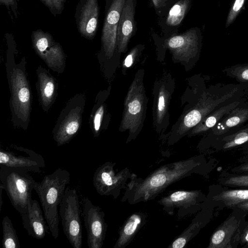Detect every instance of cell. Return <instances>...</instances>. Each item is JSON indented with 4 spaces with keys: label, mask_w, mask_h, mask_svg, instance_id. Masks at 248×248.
Masks as SVG:
<instances>
[{
    "label": "cell",
    "mask_w": 248,
    "mask_h": 248,
    "mask_svg": "<svg viewBox=\"0 0 248 248\" xmlns=\"http://www.w3.org/2000/svg\"><path fill=\"white\" fill-rule=\"evenodd\" d=\"M203 159L198 156L167 164L144 179L132 173L122 201L135 204L154 200L172 184L198 172Z\"/></svg>",
    "instance_id": "1"
},
{
    "label": "cell",
    "mask_w": 248,
    "mask_h": 248,
    "mask_svg": "<svg viewBox=\"0 0 248 248\" xmlns=\"http://www.w3.org/2000/svg\"><path fill=\"white\" fill-rule=\"evenodd\" d=\"M70 182L69 172L58 168L45 176L41 182H37L34 188L40 199L48 229L55 239L59 234L58 206Z\"/></svg>",
    "instance_id": "2"
},
{
    "label": "cell",
    "mask_w": 248,
    "mask_h": 248,
    "mask_svg": "<svg viewBox=\"0 0 248 248\" xmlns=\"http://www.w3.org/2000/svg\"><path fill=\"white\" fill-rule=\"evenodd\" d=\"M0 186L20 214H25L37 182L26 170L0 165Z\"/></svg>",
    "instance_id": "3"
},
{
    "label": "cell",
    "mask_w": 248,
    "mask_h": 248,
    "mask_svg": "<svg viewBox=\"0 0 248 248\" xmlns=\"http://www.w3.org/2000/svg\"><path fill=\"white\" fill-rule=\"evenodd\" d=\"M80 205L76 189L67 186L60 204L59 215L64 234L74 248H81L82 244V224Z\"/></svg>",
    "instance_id": "4"
},
{
    "label": "cell",
    "mask_w": 248,
    "mask_h": 248,
    "mask_svg": "<svg viewBox=\"0 0 248 248\" xmlns=\"http://www.w3.org/2000/svg\"><path fill=\"white\" fill-rule=\"evenodd\" d=\"M116 163L106 162L95 171L93 185L97 193L102 196H111L116 199L123 189L127 187L132 173L127 168L118 171L115 169Z\"/></svg>",
    "instance_id": "5"
},
{
    "label": "cell",
    "mask_w": 248,
    "mask_h": 248,
    "mask_svg": "<svg viewBox=\"0 0 248 248\" xmlns=\"http://www.w3.org/2000/svg\"><path fill=\"white\" fill-rule=\"evenodd\" d=\"M205 200L200 190H178L162 197L157 202L170 215H173L177 210V215L181 218L202 208Z\"/></svg>",
    "instance_id": "6"
},
{
    "label": "cell",
    "mask_w": 248,
    "mask_h": 248,
    "mask_svg": "<svg viewBox=\"0 0 248 248\" xmlns=\"http://www.w3.org/2000/svg\"><path fill=\"white\" fill-rule=\"evenodd\" d=\"M234 208L235 210L214 232L207 248H234L239 244L246 212Z\"/></svg>",
    "instance_id": "7"
},
{
    "label": "cell",
    "mask_w": 248,
    "mask_h": 248,
    "mask_svg": "<svg viewBox=\"0 0 248 248\" xmlns=\"http://www.w3.org/2000/svg\"><path fill=\"white\" fill-rule=\"evenodd\" d=\"M83 218L87 232V245L89 248H101L107 230L105 213L94 205L88 198L84 200Z\"/></svg>",
    "instance_id": "8"
},
{
    "label": "cell",
    "mask_w": 248,
    "mask_h": 248,
    "mask_svg": "<svg viewBox=\"0 0 248 248\" xmlns=\"http://www.w3.org/2000/svg\"><path fill=\"white\" fill-rule=\"evenodd\" d=\"M99 7L98 0H79L75 19L78 32L88 39L95 36L98 27Z\"/></svg>",
    "instance_id": "9"
},
{
    "label": "cell",
    "mask_w": 248,
    "mask_h": 248,
    "mask_svg": "<svg viewBox=\"0 0 248 248\" xmlns=\"http://www.w3.org/2000/svg\"><path fill=\"white\" fill-rule=\"evenodd\" d=\"M0 165L16 167L35 173H40L45 167L43 157L33 150L26 148L25 155L1 149Z\"/></svg>",
    "instance_id": "10"
},
{
    "label": "cell",
    "mask_w": 248,
    "mask_h": 248,
    "mask_svg": "<svg viewBox=\"0 0 248 248\" xmlns=\"http://www.w3.org/2000/svg\"><path fill=\"white\" fill-rule=\"evenodd\" d=\"M125 0H113L105 18L101 40L108 55L113 53L116 45L118 23Z\"/></svg>",
    "instance_id": "11"
},
{
    "label": "cell",
    "mask_w": 248,
    "mask_h": 248,
    "mask_svg": "<svg viewBox=\"0 0 248 248\" xmlns=\"http://www.w3.org/2000/svg\"><path fill=\"white\" fill-rule=\"evenodd\" d=\"M20 215L23 228L29 235L37 239L45 237L48 227L37 200L31 199L28 203L27 212Z\"/></svg>",
    "instance_id": "12"
},
{
    "label": "cell",
    "mask_w": 248,
    "mask_h": 248,
    "mask_svg": "<svg viewBox=\"0 0 248 248\" xmlns=\"http://www.w3.org/2000/svg\"><path fill=\"white\" fill-rule=\"evenodd\" d=\"M248 122V100L233 109L211 129L214 136L220 137L241 127Z\"/></svg>",
    "instance_id": "13"
},
{
    "label": "cell",
    "mask_w": 248,
    "mask_h": 248,
    "mask_svg": "<svg viewBox=\"0 0 248 248\" xmlns=\"http://www.w3.org/2000/svg\"><path fill=\"white\" fill-rule=\"evenodd\" d=\"M134 13V0H126L120 16L117 32L116 45L120 52L125 49L133 34Z\"/></svg>",
    "instance_id": "14"
},
{
    "label": "cell",
    "mask_w": 248,
    "mask_h": 248,
    "mask_svg": "<svg viewBox=\"0 0 248 248\" xmlns=\"http://www.w3.org/2000/svg\"><path fill=\"white\" fill-rule=\"evenodd\" d=\"M204 205L201 211L192 220L184 232H183L170 244L168 248H183L194 238L209 222L212 213L211 206Z\"/></svg>",
    "instance_id": "15"
},
{
    "label": "cell",
    "mask_w": 248,
    "mask_h": 248,
    "mask_svg": "<svg viewBox=\"0 0 248 248\" xmlns=\"http://www.w3.org/2000/svg\"><path fill=\"white\" fill-rule=\"evenodd\" d=\"M32 42L35 51L45 59H62L63 52L61 46L50 34L39 29L32 32Z\"/></svg>",
    "instance_id": "16"
},
{
    "label": "cell",
    "mask_w": 248,
    "mask_h": 248,
    "mask_svg": "<svg viewBox=\"0 0 248 248\" xmlns=\"http://www.w3.org/2000/svg\"><path fill=\"white\" fill-rule=\"evenodd\" d=\"M198 33L196 30L190 29L183 34L170 37L167 45L176 55L186 57L195 55L198 50Z\"/></svg>",
    "instance_id": "17"
},
{
    "label": "cell",
    "mask_w": 248,
    "mask_h": 248,
    "mask_svg": "<svg viewBox=\"0 0 248 248\" xmlns=\"http://www.w3.org/2000/svg\"><path fill=\"white\" fill-rule=\"evenodd\" d=\"M145 221L146 216L143 213H135L129 216L120 230L118 238L113 248L126 247L144 224Z\"/></svg>",
    "instance_id": "18"
},
{
    "label": "cell",
    "mask_w": 248,
    "mask_h": 248,
    "mask_svg": "<svg viewBox=\"0 0 248 248\" xmlns=\"http://www.w3.org/2000/svg\"><path fill=\"white\" fill-rule=\"evenodd\" d=\"M247 100L248 95L236 99L221 107L202 120L194 129L193 133L198 134L211 129L233 109Z\"/></svg>",
    "instance_id": "19"
},
{
    "label": "cell",
    "mask_w": 248,
    "mask_h": 248,
    "mask_svg": "<svg viewBox=\"0 0 248 248\" xmlns=\"http://www.w3.org/2000/svg\"><path fill=\"white\" fill-rule=\"evenodd\" d=\"M214 202H221L225 206L235 208L238 204L248 201V189L224 190L213 197Z\"/></svg>",
    "instance_id": "20"
},
{
    "label": "cell",
    "mask_w": 248,
    "mask_h": 248,
    "mask_svg": "<svg viewBox=\"0 0 248 248\" xmlns=\"http://www.w3.org/2000/svg\"><path fill=\"white\" fill-rule=\"evenodd\" d=\"M240 128L233 133L220 136L223 149H231L248 142V124Z\"/></svg>",
    "instance_id": "21"
},
{
    "label": "cell",
    "mask_w": 248,
    "mask_h": 248,
    "mask_svg": "<svg viewBox=\"0 0 248 248\" xmlns=\"http://www.w3.org/2000/svg\"><path fill=\"white\" fill-rule=\"evenodd\" d=\"M2 246L4 248H20V243L12 221L8 216L3 218Z\"/></svg>",
    "instance_id": "22"
},
{
    "label": "cell",
    "mask_w": 248,
    "mask_h": 248,
    "mask_svg": "<svg viewBox=\"0 0 248 248\" xmlns=\"http://www.w3.org/2000/svg\"><path fill=\"white\" fill-rule=\"evenodd\" d=\"M190 3V0H180L170 9L166 23L170 26H176L179 25L186 13Z\"/></svg>",
    "instance_id": "23"
},
{
    "label": "cell",
    "mask_w": 248,
    "mask_h": 248,
    "mask_svg": "<svg viewBox=\"0 0 248 248\" xmlns=\"http://www.w3.org/2000/svg\"><path fill=\"white\" fill-rule=\"evenodd\" d=\"M228 77L235 79L239 83H248V63L237 64L223 70Z\"/></svg>",
    "instance_id": "24"
},
{
    "label": "cell",
    "mask_w": 248,
    "mask_h": 248,
    "mask_svg": "<svg viewBox=\"0 0 248 248\" xmlns=\"http://www.w3.org/2000/svg\"><path fill=\"white\" fill-rule=\"evenodd\" d=\"M246 0H234L228 13L225 24V27H229L235 20L240 13Z\"/></svg>",
    "instance_id": "25"
},
{
    "label": "cell",
    "mask_w": 248,
    "mask_h": 248,
    "mask_svg": "<svg viewBox=\"0 0 248 248\" xmlns=\"http://www.w3.org/2000/svg\"><path fill=\"white\" fill-rule=\"evenodd\" d=\"M221 183L226 186H248V175H237L226 178Z\"/></svg>",
    "instance_id": "26"
},
{
    "label": "cell",
    "mask_w": 248,
    "mask_h": 248,
    "mask_svg": "<svg viewBox=\"0 0 248 248\" xmlns=\"http://www.w3.org/2000/svg\"><path fill=\"white\" fill-rule=\"evenodd\" d=\"M54 16L60 15L63 9L66 0H40Z\"/></svg>",
    "instance_id": "27"
},
{
    "label": "cell",
    "mask_w": 248,
    "mask_h": 248,
    "mask_svg": "<svg viewBox=\"0 0 248 248\" xmlns=\"http://www.w3.org/2000/svg\"><path fill=\"white\" fill-rule=\"evenodd\" d=\"M54 84L52 81L47 80L41 85V90L44 98L50 99L53 96L54 91Z\"/></svg>",
    "instance_id": "28"
},
{
    "label": "cell",
    "mask_w": 248,
    "mask_h": 248,
    "mask_svg": "<svg viewBox=\"0 0 248 248\" xmlns=\"http://www.w3.org/2000/svg\"><path fill=\"white\" fill-rule=\"evenodd\" d=\"M141 107L140 100L138 98H134L128 105L127 114L130 117L137 115L140 112Z\"/></svg>",
    "instance_id": "29"
},
{
    "label": "cell",
    "mask_w": 248,
    "mask_h": 248,
    "mask_svg": "<svg viewBox=\"0 0 248 248\" xmlns=\"http://www.w3.org/2000/svg\"><path fill=\"white\" fill-rule=\"evenodd\" d=\"M1 5H5L9 11L11 10L14 16H17V3L16 0H0Z\"/></svg>",
    "instance_id": "30"
},
{
    "label": "cell",
    "mask_w": 248,
    "mask_h": 248,
    "mask_svg": "<svg viewBox=\"0 0 248 248\" xmlns=\"http://www.w3.org/2000/svg\"><path fill=\"white\" fill-rule=\"evenodd\" d=\"M239 244L246 248L248 246V222L245 223L240 234Z\"/></svg>",
    "instance_id": "31"
},
{
    "label": "cell",
    "mask_w": 248,
    "mask_h": 248,
    "mask_svg": "<svg viewBox=\"0 0 248 248\" xmlns=\"http://www.w3.org/2000/svg\"><path fill=\"white\" fill-rule=\"evenodd\" d=\"M103 112V107L101 106L96 111L94 115L93 118V125L94 129L96 134H97L98 131L99 130Z\"/></svg>",
    "instance_id": "32"
},
{
    "label": "cell",
    "mask_w": 248,
    "mask_h": 248,
    "mask_svg": "<svg viewBox=\"0 0 248 248\" xmlns=\"http://www.w3.org/2000/svg\"><path fill=\"white\" fill-rule=\"evenodd\" d=\"M18 97L21 103H27L30 99V94L28 89L26 87L21 88L19 91Z\"/></svg>",
    "instance_id": "33"
},
{
    "label": "cell",
    "mask_w": 248,
    "mask_h": 248,
    "mask_svg": "<svg viewBox=\"0 0 248 248\" xmlns=\"http://www.w3.org/2000/svg\"><path fill=\"white\" fill-rule=\"evenodd\" d=\"M165 96L164 93H161L158 98V110L160 114L165 110Z\"/></svg>",
    "instance_id": "34"
},
{
    "label": "cell",
    "mask_w": 248,
    "mask_h": 248,
    "mask_svg": "<svg viewBox=\"0 0 248 248\" xmlns=\"http://www.w3.org/2000/svg\"><path fill=\"white\" fill-rule=\"evenodd\" d=\"M137 51V49L136 48H134L133 50H132L131 53L127 55V56L125 58L124 60V65L126 67H129L131 66V65L132 64L133 59Z\"/></svg>",
    "instance_id": "35"
},
{
    "label": "cell",
    "mask_w": 248,
    "mask_h": 248,
    "mask_svg": "<svg viewBox=\"0 0 248 248\" xmlns=\"http://www.w3.org/2000/svg\"><path fill=\"white\" fill-rule=\"evenodd\" d=\"M232 171L239 172H248V162L233 168Z\"/></svg>",
    "instance_id": "36"
},
{
    "label": "cell",
    "mask_w": 248,
    "mask_h": 248,
    "mask_svg": "<svg viewBox=\"0 0 248 248\" xmlns=\"http://www.w3.org/2000/svg\"><path fill=\"white\" fill-rule=\"evenodd\" d=\"M155 8L158 9L163 7L167 0H152Z\"/></svg>",
    "instance_id": "37"
},
{
    "label": "cell",
    "mask_w": 248,
    "mask_h": 248,
    "mask_svg": "<svg viewBox=\"0 0 248 248\" xmlns=\"http://www.w3.org/2000/svg\"><path fill=\"white\" fill-rule=\"evenodd\" d=\"M235 207L240 208L245 212H248V201L239 203Z\"/></svg>",
    "instance_id": "38"
},
{
    "label": "cell",
    "mask_w": 248,
    "mask_h": 248,
    "mask_svg": "<svg viewBox=\"0 0 248 248\" xmlns=\"http://www.w3.org/2000/svg\"><path fill=\"white\" fill-rule=\"evenodd\" d=\"M3 188L1 186H0V213L1 210V206L2 204V192Z\"/></svg>",
    "instance_id": "39"
},
{
    "label": "cell",
    "mask_w": 248,
    "mask_h": 248,
    "mask_svg": "<svg viewBox=\"0 0 248 248\" xmlns=\"http://www.w3.org/2000/svg\"><path fill=\"white\" fill-rule=\"evenodd\" d=\"M246 248H248V246H247L246 247Z\"/></svg>",
    "instance_id": "40"
}]
</instances>
